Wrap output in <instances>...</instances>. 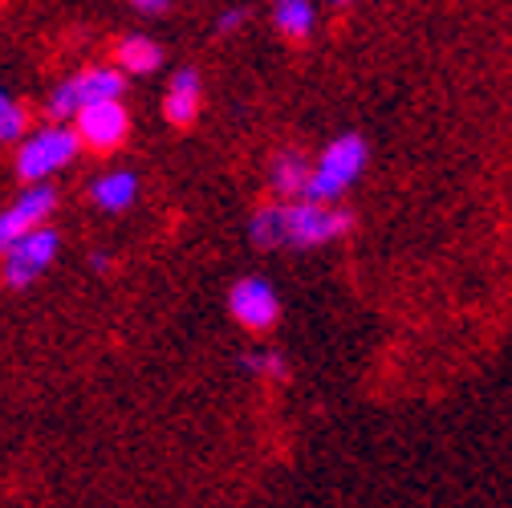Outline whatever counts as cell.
<instances>
[{
    "label": "cell",
    "mask_w": 512,
    "mask_h": 508,
    "mask_svg": "<svg viewBox=\"0 0 512 508\" xmlns=\"http://www.w3.org/2000/svg\"><path fill=\"white\" fill-rule=\"evenodd\" d=\"M240 366L256 378H265V383H289L293 378L289 358L277 354V350H248V354H240Z\"/></svg>",
    "instance_id": "15"
},
{
    "label": "cell",
    "mask_w": 512,
    "mask_h": 508,
    "mask_svg": "<svg viewBox=\"0 0 512 508\" xmlns=\"http://www.w3.org/2000/svg\"><path fill=\"white\" fill-rule=\"evenodd\" d=\"M57 252H61V232L41 224L33 232H25L21 240H13L5 248V285L9 289H29L53 261H57Z\"/></svg>",
    "instance_id": "5"
},
{
    "label": "cell",
    "mask_w": 512,
    "mask_h": 508,
    "mask_svg": "<svg viewBox=\"0 0 512 508\" xmlns=\"http://www.w3.org/2000/svg\"><path fill=\"white\" fill-rule=\"evenodd\" d=\"M244 25H248V9H244V5H232V9H224V13L216 17V33H220V37H236Z\"/></svg>",
    "instance_id": "17"
},
{
    "label": "cell",
    "mask_w": 512,
    "mask_h": 508,
    "mask_svg": "<svg viewBox=\"0 0 512 508\" xmlns=\"http://www.w3.org/2000/svg\"><path fill=\"white\" fill-rule=\"evenodd\" d=\"M53 212H57V187L49 179L45 183H21V196L5 208V216H0V248H9L25 232L49 224Z\"/></svg>",
    "instance_id": "8"
},
{
    "label": "cell",
    "mask_w": 512,
    "mask_h": 508,
    "mask_svg": "<svg viewBox=\"0 0 512 508\" xmlns=\"http://www.w3.org/2000/svg\"><path fill=\"white\" fill-rule=\"evenodd\" d=\"M131 9L143 13V17H159V13L171 9V0H131Z\"/></svg>",
    "instance_id": "18"
},
{
    "label": "cell",
    "mask_w": 512,
    "mask_h": 508,
    "mask_svg": "<svg viewBox=\"0 0 512 508\" xmlns=\"http://www.w3.org/2000/svg\"><path fill=\"white\" fill-rule=\"evenodd\" d=\"M326 5H334V9H350L354 0H326Z\"/></svg>",
    "instance_id": "20"
},
{
    "label": "cell",
    "mask_w": 512,
    "mask_h": 508,
    "mask_svg": "<svg viewBox=\"0 0 512 508\" xmlns=\"http://www.w3.org/2000/svg\"><path fill=\"white\" fill-rule=\"evenodd\" d=\"M74 126H78L86 151L114 155L126 143V135H131V110H126L122 98H98V102H90V106L78 110Z\"/></svg>",
    "instance_id": "7"
},
{
    "label": "cell",
    "mask_w": 512,
    "mask_h": 508,
    "mask_svg": "<svg viewBox=\"0 0 512 508\" xmlns=\"http://www.w3.org/2000/svg\"><path fill=\"white\" fill-rule=\"evenodd\" d=\"M285 224H289V248H322L354 228V212L342 204H322V200H285Z\"/></svg>",
    "instance_id": "4"
},
{
    "label": "cell",
    "mask_w": 512,
    "mask_h": 508,
    "mask_svg": "<svg viewBox=\"0 0 512 508\" xmlns=\"http://www.w3.org/2000/svg\"><path fill=\"white\" fill-rule=\"evenodd\" d=\"M366 163H370V143L358 131H342L338 139H330L322 151H317L305 196L322 200V204H338L350 187L362 179Z\"/></svg>",
    "instance_id": "2"
},
{
    "label": "cell",
    "mask_w": 512,
    "mask_h": 508,
    "mask_svg": "<svg viewBox=\"0 0 512 508\" xmlns=\"http://www.w3.org/2000/svg\"><path fill=\"white\" fill-rule=\"evenodd\" d=\"M228 313L244 334H269L281 322V297L265 277H240L228 289Z\"/></svg>",
    "instance_id": "6"
},
{
    "label": "cell",
    "mask_w": 512,
    "mask_h": 508,
    "mask_svg": "<svg viewBox=\"0 0 512 508\" xmlns=\"http://www.w3.org/2000/svg\"><path fill=\"white\" fill-rule=\"evenodd\" d=\"M200 106H204V78L200 70L191 66H179L163 90V118L175 126V131H191L200 118Z\"/></svg>",
    "instance_id": "9"
},
{
    "label": "cell",
    "mask_w": 512,
    "mask_h": 508,
    "mask_svg": "<svg viewBox=\"0 0 512 508\" xmlns=\"http://www.w3.org/2000/svg\"><path fill=\"white\" fill-rule=\"evenodd\" d=\"M90 269H94V273H110V252H94V257H90Z\"/></svg>",
    "instance_id": "19"
},
{
    "label": "cell",
    "mask_w": 512,
    "mask_h": 508,
    "mask_svg": "<svg viewBox=\"0 0 512 508\" xmlns=\"http://www.w3.org/2000/svg\"><path fill=\"white\" fill-rule=\"evenodd\" d=\"M82 151H86V143L74 122L45 118L13 147V175H17V183H45L57 171H66Z\"/></svg>",
    "instance_id": "1"
},
{
    "label": "cell",
    "mask_w": 512,
    "mask_h": 508,
    "mask_svg": "<svg viewBox=\"0 0 512 508\" xmlns=\"http://www.w3.org/2000/svg\"><path fill=\"white\" fill-rule=\"evenodd\" d=\"M114 61L131 74V78H151L163 70V45L147 33H126L118 45H114Z\"/></svg>",
    "instance_id": "12"
},
{
    "label": "cell",
    "mask_w": 512,
    "mask_h": 508,
    "mask_svg": "<svg viewBox=\"0 0 512 508\" xmlns=\"http://www.w3.org/2000/svg\"><path fill=\"white\" fill-rule=\"evenodd\" d=\"M29 131H33V126H29V106H25L21 98L5 94V98H0V143L17 147Z\"/></svg>",
    "instance_id": "16"
},
{
    "label": "cell",
    "mask_w": 512,
    "mask_h": 508,
    "mask_svg": "<svg viewBox=\"0 0 512 508\" xmlns=\"http://www.w3.org/2000/svg\"><path fill=\"white\" fill-rule=\"evenodd\" d=\"M309 175H313V159L305 151H297V147H285V151L273 155L269 187H273V196H281V200H297V196H305Z\"/></svg>",
    "instance_id": "11"
},
{
    "label": "cell",
    "mask_w": 512,
    "mask_h": 508,
    "mask_svg": "<svg viewBox=\"0 0 512 508\" xmlns=\"http://www.w3.org/2000/svg\"><path fill=\"white\" fill-rule=\"evenodd\" d=\"M126 74L118 61H106V66H90V70H78L70 74L66 82H57L45 98V118H57V122H74L82 106L98 102V98H126Z\"/></svg>",
    "instance_id": "3"
},
{
    "label": "cell",
    "mask_w": 512,
    "mask_h": 508,
    "mask_svg": "<svg viewBox=\"0 0 512 508\" xmlns=\"http://www.w3.org/2000/svg\"><path fill=\"white\" fill-rule=\"evenodd\" d=\"M139 175L126 171V167H114V171H102L94 183H90V204L106 216H122L131 212L135 200H139Z\"/></svg>",
    "instance_id": "10"
},
{
    "label": "cell",
    "mask_w": 512,
    "mask_h": 508,
    "mask_svg": "<svg viewBox=\"0 0 512 508\" xmlns=\"http://www.w3.org/2000/svg\"><path fill=\"white\" fill-rule=\"evenodd\" d=\"M248 240L252 248L261 252H273V248H285L289 244V224H285V200L277 204H261L248 220Z\"/></svg>",
    "instance_id": "13"
},
{
    "label": "cell",
    "mask_w": 512,
    "mask_h": 508,
    "mask_svg": "<svg viewBox=\"0 0 512 508\" xmlns=\"http://www.w3.org/2000/svg\"><path fill=\"white\" fill-rule=\"evenodd\" d=\"M273 29L285 41H309V33L317 29L313 0H273Z\"/></svg>",
    "instance_id": "14"
}]
</instances>
